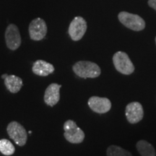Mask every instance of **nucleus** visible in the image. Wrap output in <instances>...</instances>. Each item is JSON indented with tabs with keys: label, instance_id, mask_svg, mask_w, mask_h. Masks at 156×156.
Listing matches in <instances>:
<instances>
[{
	"label": "nucleus",
	"instance_id": "1",
	"mask_svg": "<svg viewBox=\"0 0 156 156\" xmlns=\"http://www.w3.org/2000/svg\"><path fill=\"white\" fill-rule=\"evenodd\" d=\"M73 69L78 77L82 78H95L100 76L101 69L94 62L80 61L73 65Z\"/></svg>",
	"mask_w": 156,
	"mask_h": 156
},
{
	"label": "nucleus",
	"instance_id": "2",
	"mask_svg": "<svg viewBox=\"0 0 156 156\" xmlns=\"http://www.w3.org/2000/svg\"><path fill=\"white\" fill-rule=\"evenodd\" d=\"M65 139L73 144H79L85 139V133L73 120L66 121L63 126Z\"/></svg>",
	"mask_w": 156,
	"mask_h": 156
},
{
	"label": "nucleus",
	"instance_id": "3",
	"mask_svg": "<svg viewBox=\"0 0 156 156\" xmlns=\"http://www.w3.org/2000/svg\"><path fill=\"white\" fill-rule=\"evenodd\" d=\"M113 62L119 73L123 75H131L134 71V66L129 56L123 51H118L113 56Z\"/></svg>",
	"mask_w": 156,
	"mask_h": 156
},
{
	"label": "nucleus",
	"instance_id": "4",
	"mask_svg": "<svg viewBox=\"0 0 156 156\" xmlns=\"http://www.w3.org/2000/svg\"><path fill=\"white\" fill-rule=\"evenodd\" d=\"M119 20L126 28L134 31L142 30L145 28L144 20L139 15L131 14L126 12H122L119 14Z\"/></svg>",
	"mask_w": 156,
	"mask_h": 156
},
{
	"label": "nucleus",
	"instance_id": "5",
	"mask_svg": "<svg viewBox=\"0 0 156 156\" xmlns=\"http://www.w3.org/2000/svg\"><path fill=\"white\" fill-rule=\"evenodd\" d=\"M7 132L9 137L17 145L24 146L28 140V134L24 126L17 122H11L7 127Z\"/></svg>",
	"mask_w": 156,
	"mask_h": 156
},
{
	"label": "nucleus",
	"instance_id": "6",
	"mask_svg": "<svg viewBox=\"0 0 156 156\" xmlns=\"http://www.w3.org/2000/svg\"><path fill=\"white\" fill-rule=\"evenodd\" d=\"M29 35L30 38L34 41H41L47 34V26L44 20L38 17L33 20L28 28Z\"/></svg>",
	"mask_w": 156,
	"mask_h": 156
},
{
	"label": "nucleus",
	"instance_id": "7",
	"mask_svg": "<svg viewBox=\"0 0 156 156\" xmlns=\"http://www.w3.org/2000/svg\"><path fill=\"white\" fill-rule=\"evenodd\" d=\"M87 30V23L82 17H75L70 23L69 34L75 41H80L83 38Z\"/></svg>",
	"mask_w": 156,
	"mask_h": 156
},
{
	"label": "nucleus",
	"instance_id": "8",
	"mask_svg": "<svg viewBox=\"0 0 156 156\" xmlns=\"http://www.w3.org/2000/svg\"><path fill=\"white\" fill-rule=\"evenodd\" d=\"M5 41L7 46L10 50H17L21 45V36L19 29L14 24L7 26L5 31Z\"/></svg>",
	"mask_w": 156,
	"mask_h": 156
},
{
	"label": "nucleus",
	"instance_id": "9",
	"mask_svg": "<svg viewBox=\"0 0 156 156\" xmlns=\"http://www.w3.org/2000/svg\"><path fill=\"white\" fill-rule=\"evenodd\" d=\"M125 114L126 119L130 124H136L143 119V107L139 102L129 103L126 106Z\"/></svg>",
	"mask_w": 156,
	"mask_h": 156
},
{
	"label": "nucleus",
	"instance_id": "10",
	"mask_svg": "<svg viewBox=\"0 0 156 156\" xmlns=\"http://www.w3.org/2000/svg\"><path fill=\"white\" fill-rule=\"evenodd\" d=\"M90 108L98 114H105L112 108V103L107 98L92 96L88 100Z\"/></svg>",
	"mask_w": 156,
	"mask_h": 156
},
{
	"label": "nucleus",
	"instance_id": "11",
	"mask_svg": "<svg viewBox=\"0 0 156 156\" xmlns=\"http://www.w3.org/2000/svg\"><path fill=\"white\" fill-rule=\"evenodd\" d=\"M61 87L62 85L57 83H51L47 87L44 93V102L48 106L53 107L59 101Z\"/></svg>",
	"mask_w": 156,
	"mask_h": 156
},
{
	"label": "nucleus",
	"instance_id": "12",
	"mask_svg": "<svg viewBox=\"0 0 156 156\" xmlns=\"http://www.w3.org/2000/svg\"><path fill=\"white\" fill-rule=\"evenodd\" d=\"M32 71L36 75L46 77V76L54 73V67L51 64L48 63L47 62L38 59L34 63Z\"/></svg>",
	"mask_w": 156,
	"mask_h": 156
},
{
	"label": "nucleus",
	"instance_id": "13",
	"mask_svg": "<svg viewBox=\"0 0 156 156\" xmlns=\"http://www.w3.org/2000/svg\"><path fill=\"white\" fill-rule=\"evenodd\" d=\"M5 85L12 93H17L23 87V80L20 77L15 75H8L5 79Z\"/></svg>",
	"mask_w": 156,
	"mask_h": 156
},
{
	"label": "nucleus",
	"instance_id": "14",
	"mask_svg": "<svg viewBox=\"0 0 156 156\" xmlns=\"http://www.w3.org/2000/svg\"><path fill=\"white\" fill-rule=\"evenodd\" d=\"M137 151L141 156H155L156 153L155 148L151 143L146 140H140L136 145Z\"/></svg>",
	"mask_w": 156,
	"mask_h": 156
},
{
	"label": "nucleus",
	"instance_id": "15",
	"mask_svg": "<svg viewBox=\"0 0 156 156\" xmlns=\"http://www.w3.org/2000/svg\"><path fill=\"white\" fill-rule=\"evenodd\" d=\"M107 156H132L129 151L117 145L109 146L106 151Z\"/></svg>",
	"mask_w": 156,
	"mask_h": 156
},
{
	"label": "nucleus",
	"instance_id": "16",
	"mask_svg": "<svg viewBox=\"0 0 156 156\" xmlns=\"http://www.w3.org/2000/svg\"><path fill=\"white\" fill-rule=\"evenodd\" d=\"M15 148L12 143L7 139L0 140V152L5 155H12L14 154Z\"/></svg>",
	"mask_w": 156,
	"mask_h": 156
},
{
	"label": "nucleus",
	"instance_id": "17",
	"mask_svg": "<svg viewBox=\"0 0 156 156\" xmlns=\"http://www.w3.org/2000/svg\"><path fill=\"white\" fill-rule=\"evenodd\" d=\"M148 5H150V7L156 10V0H149Z\"/></svg>",
	"mask_w": 156,
	"mask_h": 156
},
{
	"label": "nucleus",
	"instance_id": "18",
	"mask_svg": "<svg viewBox=\"0 0 156 156\" xmlns=\"http://www.w3.org/2000/svg\"><path fill=\"white\" fill-rule=\"evenodd\" d=\"M7 76H8V75H7V74H4V75H2V78H3V79L5 80V78L7 77Z\"/></svg>",
	"mask_w": 156,
	"mask_h": 156
},
{
	"label": "nucleus",
	"instance_id": "19",
	"mask_svg": "<svg viewBox=\"0 0 156 156\" xmlns=\"http://www.w3.org/2000/svg\"><path fill=\"white\" fill-rule=\"evenodd\" d=\"M155 44H156V37H155Z\"/></svg>",
	"mask_w": 156,
	"mask_h": 156
}]
</instances>
